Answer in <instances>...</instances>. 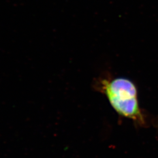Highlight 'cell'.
Instances as JSON below:
<instances>
[{
  "instance_id": "cell-1",
  "label": "cell",
  "mask_w": 158,
  "mask_h": 158,
  "mask_svg": "<svg viewBox=\"0 0 158 158\" xmlns=\"http://www.w3.org/2000/svg\"><path fill=\"white\" fill-rule=\"evenodd\" d=\"M94 85L97 90L105 95L119 116L140 126L145 124L138 102L137 87L131 80L123 77H100Z\"/></svg>"
},
{
  "instance_id": "cell-2",
  "label": "cell",
  "mask_w": 158,
  "mask_h": 158,
  "mask_svg": "<svg viewBox=\"0 0 158 158\" xmlns=\"http://www.w3.org/2000/svg\"></svg>"
}]
</instances>
